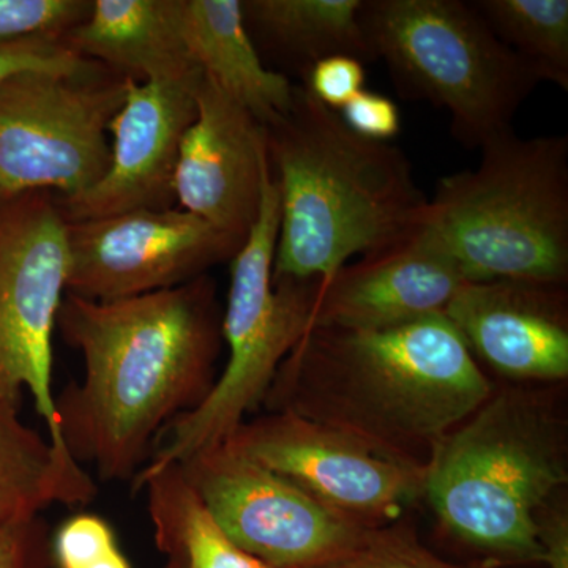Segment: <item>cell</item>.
<instances>
[{
	"label": "cell",
	"instance_id": "obj_22",
	"mask_svg": "<svg viewBox=\"0 0 568 568\" xmlns=\"http://www.w3.org/2000/svg\"><path fill=\"white\" fill-rule=\"evenodd\" d=\"M493 33L532 67L541 82L568 91L567 0H474Z\"/></svg>",
	"mask_w": 568,
	"mask_h": 568
},
{
	"label": "cell",
	"instance_id": "obj_24",
	"mask_svg": "<svg viewBox=\"0 0 568 568\" xmlns=\"http://www.w3.org/2000/svg\"><path fill=\"white\" fill-rule=\"evenodd\" d=\"M52 552L59 568H132L110 523L93 514L67 519L52 536Z\"/></svg>",
	"mask_w": 568,
	"mask_h": 568
},
{
	"label": "cell",
	"instance_id": "obj_27",
	"mask_svg": "<svg viewBox=\"0 0 568 568\" xmlns=\"http://www.w3.org/2000/svg\"><path fill=\"white\" fill-rule=\"evenodd\" d=\"M302 85L317 102L339 112L365 89L364 62L351 55H332L315 63Z\"/></svg>",
	"mask_w": 568,
	"mask_h": 568
},
{
	"label": "cell",
	"instance_id": "obj_21",
	"mask_svg": "<svg viewBox=\"0 0 568 568\" xmlns=\"http://www.w3.org/2000/svg\"><path fill=\"white\" fill-rule=\"evenodd\" d=\"M142 488L156 547L166 556L164 568H272L226 536L178 463L141 470L132 489Z\"/></svg>",
	"mask_w": 568,
	"mask_h": 568
},
{
	"label": "cell",
	"instance_id": "obj_30",
	"mask_svg": "<svg viewBox=\"0 0 568 568\" xmlns=\"http://www.w3.org/2000/svg\"><path fill=\"white\" fill-rule=\"evenodd\" d=\"M540 566L568 568V514L566 508H547L538 518Z\"/></svg>",
	"mask_w": 568,
	"mask_h": 568
},
{
	"label": "cell",
	"instance_id": "obj_29",
	"mask_svg": "<svg viewBox=\"0 0 568 568\" xmlns=\"http://www.w3.org/2000/svg\"><path fill=\"white\" fill-rule=\"evenodd\" d=\"M343 122L365 140L388 142L402 130V114L394 100L379 92L364 91L339 111Z\"/></svg>",
	"mask_w": 568,
	"mask_h": 568
},
{
	"label": "cell",
	"instance_id": "obj_10",
	"mask_svg": "<svg viewBox=\"0 0 568 568\" xmlns=\"http://www.w3.org/2000/svg\"><path fill=\"white\" fill-rule=\"evenodd\" d=\"M226 536L272 568H306L353 545L365 526L227 444L178 463Z\"/></svg>",
	"mask_w": 568,
	"mask_h": 568
},
{
	"label": "cell",
	"instance_id": "obj_13",
	"mask_svg": "<svg viewBox=\"0 0 568 568\" xmlns=\"http://www.w3.org/2000/svg\"><path fill=\"white\" fill-rule=\"evenodd\" d=\"M203 77L126 78L125 102L110 125L111 160L102 181L80 196L55 197L67 222L173 207L179 152L196 115Z\"/></svg>",
	"mask_w": 568,
	"mask_h": 568
},
{
	"label": "cell",
	"instance_id": "obj_12",
	"mask_svg": "<svg viewBox=\"0 0 568 568\" xmlns=\"http://www.w3.org/2000/svg\"><path fill=\"white\" fill-rule=\"evenodd\" d=\"M67 293L97 302L181 286L244 245L181 207L67 222Z\"/></svg>",
	"mask_w": 568,
	"mask_h": 568
},
{
	"label": "cell",
	"instance_id": "obj_14",
	"mask_svg": "<svg viewBox=\"0 0 568 568\" xmlns=\"http://www.w3.org/2000/svg\"><path fill=\"white\" fill-rule=\"evenodd\" d=\"M196 102L179 152L175 200L183 211L245 242L271 178L267 132L205 74Z\"/></svg>",
	"mask_w": 568,
	"mask_h": 568
},
{
	"label": "cell",
	"instance_id": "obj_15",
	"mask_svg": "<svg viewBox=\"0 0 568 568\" xmlns=\"http://www.w3.org/2000/svg\"><path fill=\"white\" fill-rule=\"evenodd\" d=\"M444 315L474 358L508 383L549 386L567 379V283L465 282Z\"/></svg>",
	"mask_w": 568,
	"mask_h": 568
},
{
	"label": "cell",
	"instance_id": "obj_8",
	"mask_svg": "<svg viewBox=\"0 0 568 568\" xmlns=\"http://www.w3.org/2000/svg\"><path fill=\"white\" fill-rule=\"evenodd\" d=\"M125 95V77L99 70L29 71L3 82L0 200L50 190L73 197L95 186L110 166L108 133Z\"/></svg>",
	"mask_w": 568,
	"mask_h": 568
},
{
	"label": "cell",
	"instance_id": "obj_23",
	"mask_svg": "<svg viewBox=\"0 0 568 568\" xmlns=\"http://www.w3.org/2000/svg\"><path fill=\"white\" fill-rule=\"evenodd\" d=\"M306 568H466L426 548L406 526L368 528L353 545Z\"/></svg>",
	"mask_w": 568,
	"mask_h": 568
},
{
	"label": "cell",
	"instance_id": "obj_4",
	"mask_svg": "<svg viewBox=\"0 0 568 568\" xmlns=\"http://www.w3.org/2000/svg\"><path fill=\"white\" fill-rule=\"evenodd\" d=\"M568 481L562 406L548 388H493L437 443L424 497L440 526L485 558L540 564L538 518Z\"/></svg>",
	"mask_w": 568,
	"mask_h": 568
},
{
	"label": "cell",
	"instance_id": "obj_20",
	"mask_svg": "<svg viewBox=\"0 0 568 568\" xmlns=\"http://www.w3.org/2000/svg\"><path fill=\"white\" fill-rule=\"evenodd\" d=\"M95 496L84 467L59 457L48 437L21 420L20 407L0 403V529L54 504L88 506Z\"/></svg>",
	"mask_w": 568,
	"mask_h": 568
},
{
	"label": "cell",
	"instance_id": "obj_1",
	"mask_svg": "<svg viewBox=\"0 0 568 568\" xmlns=\"http://www.w3.org/2000/svg\"><path fill=\"white\" fill-rule=\"evenodd\" d=\"M222 321L209 275L111 302L63 295L58 328L84 361L81 383L54 396L73 462L103 480L133 481L163 429L212 390Z\"/></svg>",
	"mask_w": 568,
	"mask_h": 568
},
{
	"label": "cell",
	"instance_id": "obj_11",
	"mask_svg": "<svg viewBox=\"0 0 568 568\" xmlns=\"http://www.w3.org/2000/svg\"><path fill=\"white\" fill-rule=\"evenodd\" d=\"M224 444L365 528L395 523L403 508L424 497L426 467L379 457L293 414L245 420Z\"/></svg>",
	"mask_w": 568,
	"mask_h": 568
},
{
	"label": "cell",
	"instance_id": "obj_3",
	"mask_svg": "<svg viewBox=\"0 0 568 568\" xmlns=\"http://www.w3.org/2000/svg\"><path fill=\"white\" fill-rule=\"evenodd\" d=\"M265 132L280 193L274 282L328 278L420 226L428 197L406 153L358 136L304 85Z\"/></svg>",
	"mask_w": 568,
	"mask_h": 568
},
{
	"label": "cell",
	"instance_id": "obj_7",
	"mask_svg": "<svg viewBox=\"0 0 568 568\" xmlns=\"http://www.w3.org/2000/svg\"><path fill=\"white\" fill-rule=\"evenodd\" d=\"M278 231L280 193L271 174L256 223L233 257L222 321L226 365L204 402L163 429L141 470L174 465L226 443L246 414L263 405L280 365L313 327L320 278L274 282Z\"/></svg>",
	"mask_w": 568,
	"mask_h": 568
},
{
	"label": "cell",
	"instance_id": "obj_16",
	"mask_svg": "<svg viewBox=\"0 0 568 568\" xmlns=\"http://www.w3.org/2000/svg\"><path fill=\"white\" fill-rule=\"evenodd\" d=\"M465 282L457 263L417 230L320 278L313 327L379 331L444 315Z\"/></svg>",
	"mask_w": 568,
	"mask_h": 568
},
{
	"label": "cell",
	"instance_id": "obj_17",
	"mask_svg": "<svg viewBox=\"0 0 568 568\" xmlns=\"http://www.w3.org/2000/svg\"><path fill=\"white\" fill-rule=\"evenodd\" d=\"M175 26L192 61L264 126L282 121L295 85L265 67L244 20L241 0H171Z\"/></svg>",
	"mask_w": 568,
	"mask_h": 568
},
{
	"label": "cell",
	"instance_id": "obj_19",
	"mask_svg": "<svg viewBox=\"0 0 568 568\" xmlns=\"http://www.w3.org/2000/svg\"><path fill=\"white\" fill-rule=\"evenodd\" d=\"M364 0H246V29L304 81L332 55L375 61L362 28Z\"/></svg>",
	"mask_w": 568,
	"mask_h": 568
},
{
	"label": "cell",
	"instance_id": "obj_26",
	"mask_svg": "<svg viewBox=\"0 0 568 568\" xmlns=\"http://www.w3.org/2000/svg\"><path fill=\"white\" fill-rule=\"evenodd\" d=\"M84 0H0V41L65 36L91 13Z\"/></svg>",
	"mask_w": 568,
	"mask_h": 568
},
{
	"label": "cell",
	"instance_id": "obj_25",
	"mask_svg": "<svg viewBox=\"0 0 568 568\" xmlns=\"http://www.w3.org/2000/svg\"><path fill=\"white\" fill-rule=\"evenodd\" d=\"M100 63L78 54L61 36H29L0 41V85L29 71L81 74Z\"/></svg>",
	"mask_w": 568,
	"mask_h": 568
},
{
	"label": "cell",
	"instance_id": "obj_2",
	"mask_svg": "<svg viewBox=\"0 0 568 568\" xmlns=\"http://www.w3.org/2000/svg\"><path fill=\"white\" fill-rule=\"evenodd\" d=\"M493 383L446 315L379 331L312 327L264 398L267 413L327 426L379 457L426 467Z\"/></svg>",
	"mask_w": 568,
	"mask_h": 568
},
{
	"label": "cell",
	"instance_id": "obj_5",
	"mask_svg": "<svg viewBox=\"0 0 568 568\" xmlns=\"http://www.w3.org/2000/svg\"><path fill=\"white\" fill-rule=\"evenodd\" d=\"M476 170L446 175L418 230L457 263L466 282H568V138H519L480 148Z\"/></svg>",
	"mask_w": 568,
	"mask_h": 568
},
{
	"label": "cell",
	"instance_id": "obj_18",
	"mask_svg": "<svg viewBox=\"0 0 568 568\" xmlns=\"http://www.w3.org/2000/svg\"><path fill=\"white\" fill-rule=\"evenodd\" d=\"M63 39L82 58L134 81L203 74L179 36L171 0H95L89 17Z\"/></svg>",
	"mask_w": 568,
	"mask_h": 568
},
{
	"label": "cell",
	"instance_id": "obj_28",
	"mask_svg": "<svg viewBox=\"0 0 568 568\" xmlns=\"http://www.w3.org/2000/svg\"><path fill=\"white\" fill-rule=\"evenodd\" d=\"M0 568H59L50 526L37 517L0 529Z\"/></svg>",
	"mask_w": 568,
	"mask_h": 568
},
{
	"label": "cell",
	"instance_id": "obj_9",
	"mask_svg": "<svg viewBox=\"0 0 568 568\" xmlns=\"http://www.w3.org/2000/svg\"><path fill=\"white\" fill-rule=\"evenodd\" d=\"M69 265L67 222L50 192L0 200V403L21 407L28 388L52 447L74 463L52 394V335Z\"/></svg>",
	"mask_w": 568,
	"mask_h": 568
},
{
	"label": "cell",
	"instance_id": "obj_6",
	"mask_svg": "<svg viewBox=\"0 0 568 568\" xmlns=\"http://www.w3.org/2000/svg\"><path fill=\"white\" fill-rule=\"evenodd\" d=\"M362 28L375 61L383 59L396 89L450 115L465 148L508 132L541 80L507 48L473 2L364 0Z\"/></svg>",
	"mask_w": 568,
	"mask_h": 568
}]
</instances>
